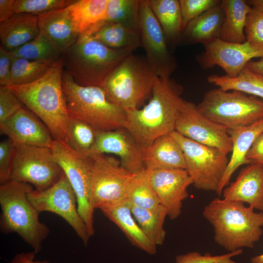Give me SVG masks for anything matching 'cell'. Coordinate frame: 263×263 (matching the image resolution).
I'll list each match as a JSON object with an SVG mask.
<instances>
[{"label":"cell","mask_w":263,"mask_h":263,"mask_svg":"<svg viewBox=\"0 0 263 263\" xmlns=\"http://www.w3.org/2000/svg\"><path fill=\"white\" fill-rule=\"evenodd\" d=\"M61 55L41 77L30 83L8 87L49 129L54 140L66 143L69 115L62 85Z\"/></svg>","instance_id":"2"},{"label":"cell","mask_w":263,"mask_h":263,"mask_svg":"<svg viewBox=\"0 0 263 263\" xmlns=\"http://www.w3.org/2000/svg\"><path fill=\"white\" fill-rule=\"evenodd\" d=\"M133 52L109 48L82 35L62 54L64 70L79 85L101 87L115 67Z\"/></svg>","instance_id":"6"},{"label":"cell","mask_w":263,"mask_h":263,"mask_svg":"<svg viewBox=\"0 0 263 263\" xmlns=\"http://www.w3.org/2000/svg\"><path fill=\"white\" fill-rule=\"evenodd\" d=\"M88 159L91 201L101 210L127 201L128 192L135 174L123 168L120 160L105 154L92 153Z\"/></svg>","instance_id":"9"},{"label":"cell","mask_w":263,"mask_h":263,"mask_svg":"<svg viewBox=\"0 0 263 263\" xmlns=\"http://www.w3.org/2000/svg\"><path fill=\"white\" fill-rule=\"evenodd\" d=\"M12 59L10 85H24L36 81L46 74L54 63L14 57Z\"/></svg>","instance_id":"37"},{"label":"cell","mask_w":263,"mask_h":263,"mask_svg":"<svg viewBox=\"0 0 263 263\" xmlns=\"http://www.w3.org/2000/svg\"><path fill=\"white\" fill-rule=\"evenodd\" d=\"M225 13L219 38L236 43L246 41L244 27L246 17L251 7L244 0H222Z\"/></svg>","instance_id":"28"},{"label":"cell","mask_w":263,"mask_h":263,"mask_svg":"<svg viewBox=\"0 0 263 263\" xmlns=\"http://www.w3.org/2000/svg\"><path fill=\"white\" fill-rule=\"evenodd\" d=\"M251 263H263V253L257 255L254 257H253L251 260Z\"/></svg>","instance_id":"50"},{"label":"cell","mask_w":263,"mask_h":263,"mask_svg":"<svg viewBox=\"0 0 263 263\" xmlns=\"http://www.w3.org/2000/svg\"><path fill=\"white\" fill-rule=\"evenodd\" d=\"M157 77L145 57L132 53L111 72L101 88L110 101L126 111L137 109L150 98Z\"/></svg>","instance_id":"7"},{"label":"cell","mask_w":263,"mask_h":263,"mask_svg":"<svg viewBox=\"0 0 263 263\" xmlns=\"http://www.w3.org/2000/svg\"><path fill=\"white\" fill-rule=\"evenodd\" d=\"M246 158L251 163L259 164L263 166V132L255 140Z\"/></svg>","instance_id":"45"},{"label":"cell","mask_w":263,"mask_h":263,"mask_svg":"<svg viewBox=\"0 0 263 263\" xmlns=\"http://www.w3.org/2000/svg\"><path fill=\"white\" fill-rule=\"evenodd\" d=\"M204 50L196 56V60L204 70L215 66L221 67L230 77L237 76L247 63L255 57H263V49L251 45L226 42L220 38L203 44Z\"/></svg>","instance_id":"16"},{"label":"cell","mask_w":263,"mask_h":263,"mask_svg":"<svg viewBox=\"0 0 263 263\" xmlns=\"http://www.w3.org/2000/svg\"><path fill=\"white\" fill-rule=\"evenodd\" d=\"M12 59L8 51L0 46V85H10Z\"/></svg>","instance_id":"44"},{"label":"cell","mask_w":263,"mask_h":263,"mask_svg":"<svg viewBox=\"0 0 263 263\" xmlns=\"http://www.w3.org/2000/svg\"><path fill=\"white\" fill-rule=\"evenodd\" d=\"M197 106L208 118L228 128L247 126L263 119V100L237 91L209 90Z\"/></svg>","instance_id":"8"},{"label":"cell","mask_w":263,"mask_h":263,"mask_svg":"<svg viewBox=\"0 0 263 263\" xmlns=\"http://www.w3.org/2000/svg\"><path fill=\"white\" fill-rule=\"evenodd\" d=\"M33 251L17 253L8 263H48V260H35L36 254Z\"/></svg>","instance_id":"46"},{"label":"cell","mask_w":263,"mask_h":263,"mask_svg":"<svg viewBox=\"0 0 263 263\" xmlns=\"http://www.w3.org/2000/svg\"><path fill=\"white\" fill-rule=\"evenodd\" d=\"M221 2L191 20L182 33L188 44L202 43L219 38L225 13Z\"/></svg>","instance_id":"25"},{"label":"cell","mask_w":263,"mask_h":263,"mask_svg":"<svg viewBox=\"0 0 263 263\" xmlns=\"http://www.w3.org/2000/svg\"><path fill=\"white\" fill-rule=\"evenodd\" d=\"M85 34L112 49L133 52L142 47L138 30L119 23L100 22Z\"/></svg>","instance_id":"27"},{"label":"cell","mask_w":263,"mask_h":263,"mask_svg":"<svg viewBox=\"0 0 263 263\" xmlns=\"http://www.w3.org/2000/svg\"><path fill=\"white\" fill-rule=\"evenodd\" d=\"M40 32L38 16L14 14L0 23V45L11 52L33 40Z\"/></svg>","instance_id":"24"},{"label":"cell","mask_w":263,"mask_h":263,"mask_svg":"<svg viewBox=\"0 0 263 263\" xmlns=\"http://www.w3.org/2000/svg\"><path fill=\"white\" fill-rule=\"evenodd\" d=\"M113 153L119 156L121 166L137 174L145 169L142 149L125 128L97 131L96 140L90 154Z\"/></svg>","instance_id":"18"},{"label":"cell","mask_w":263,"mask_h":263,"mask_svg":"<svg viewBox=\"0 0 263 263\" xmlns=\"http://www.w3.org/2000/svg\"><path fill=\"white\" fill-rule=\"evenodd\" d=\"M97 131L85 122L69 116L66 130V144L83 156L89 155L94 147Z\"/></svg>","instance_id":"34"},{"label":"cell","mask_w":263,"mask_h":263,"mask_svg":"<svg viewBox=\"0 0 263 263\" xmlns=\"http://www.w3.org/2000/svg\"><path fill=\"white\" fill-rule=\"evenodd\" d=\"M28 197L40 212H51L62 218L73 228L84 245L88 244L91 237L79 213L75 193L64 173L51 187L41 191L32 189L29 191Z\"/></svg>","instance_id":"13"},{"label":"cell","mask_w":263,"mask_h":263,"mask_svg":"<svg viewBox=\"0 0 263 263\" xmlns=\"http://www.w3.org/2000/svg\"><path fill=\"white\" fill-rule=\"evenodd\" d=\"M62 85L69 116L85 122L97 131L125 128L126 111L110 101L101 87L79 85L64 69Z\"/></svg>","instance_id":"5"},{"label":"cell","mask_w":263,"mask_h":263,"mask_svg":"<svg viewBox=\"0 0 263 263\" xmlns=\"http://www.w3.org/2000/svg\"><path fill=\"white\" fill-rule=\"evenodd\" d=\"M249 5L263 13V0H246Z\"/></svg>","instance_id":"49"},{"label":"cell","mask_w":263,"mask_h":263,"mask_svg":"<svg viewBox=\"0 0 263 263\" xmlns=\"http://www.w3.org/2000/svg\"><path fill=\"white\" fill-rule=\"evenodd\" d=\"M245 67L263 75V57L257 61H249Z\"/></svg>","instance_id":"48"},{"label":"cell","mask_w":263,"mask_h":263,"mask_svg":"<svg viewBox=\"0 0 263 263\" xmlns=\"http://www.w3.org/2000/svg\"><path fill=\"white\" fill-rule=\"evenodd\" d=\"M51 149L63 169L77 199L78 210L90 237L94 234V211L90 189V167L87 156L81 155L65 142L54 140Z\"/></svg>","instance_id":"12"},{"label":"cell","mask_w":263,"mask_h":263,"mask_svg":"<svg viewBox=\"0 0 263 263\" xmlns=\"http://www.w3.org/2000/svg\"><path fill=\"white\" fill-rule=\"evenodd\" d=\"M139 0H108L101 22L117 23L138 30Z\"/></svg>","instance_id":"36"},{"label":"cell","mask_w":263,"mask_h":263,"mask_svg":"<svg viewBox=\"0 0 263 263\" xmlns=\"http://www.w3.org/2000/svg\"><path fill=\"white\" fill-rule=\"evenodd\" d=\"M73 0H15V14L28 13L38 16L57 9L66 7Z\"/></svg>","instance_id":"38"},{"label":"cell","mask_w":263,"mask_h":263,"mask_svg":"<svg viewBox=\"0 0 263 263\" xmlns=\"http://www.w3.org/2000/svg\"><path fill=\"white\" fill-rule=\"evenodd\" d=\"M242 253V249L217 255H213L210 252L202 254L197 251H192L177 256L175 261L176 263H238L232 258Z\"/></svg>","instance_id":"40"},{"label":"cell","mask_w":263,"mask_h":263,"mask_svg":"<svg viewBox=\"0 0 263 263\" xmlns=\"http://www.w3.org/2000/svg\"><path fill=\"white\" fill-rule=\"evenodd\" d=\"M221 1L220 0H179L183 30L191 20L217 5Z\"/></svg>","instance_id":"41"},{"label":"cell","mask_w":263,"mask_h":263,"mask_svg":"<svg viewBox=\"0 0 263 263\" xmlns=\"http://www.w3.org/2000/svg\"><path fill=\"white\" fill-rule=\"evenodd\" d=\"M9 53L12 57L50 63L62 55L41 32L33 40Z\"/></svg>","instance_id":"35"},{"label":"cell","mask_w":263,"mask_h":263,"mask_svg":"<svg viewBox=\"0 0 263 263\" xmlns=\"http://www.w3.org/2000/svg\"><path fill=\"white\" fill-rule=\"evenodd\" d=\"M183 91L173 79L158 77L148 103L141 109L126 111L125 128L142 149L158 137L175 131Z\"/></svg>","instance_id":"1"},{"label":"cell","mask_w":263,"mask_h":263,"mask_svg":"<svg viewBox=\"0 0 263 263\" xmlns=\"http://www.w3.org/2000/svg\"><path fill=\"white\" fill-rule=\"evenodd\" d=\"M24 106L8 86H0V123Z\"/></svg>","instance_id":"43"},{"label":"cell","mask_w":263,"mask_h":263,"mask_svg":"<svg viewBox=\"0 0 263 263\" xmlns=\"http://www.w3.org/2000/svg\"><path fill=\"white\" fill-rule=\"evenodd\" d=\"M170 134L183 151L186 170L194 187L216 192L229 162L227 154L187 138L176 131Z\"/></svg>","instance_id":"10"},{"label":"cell","mask_w":263,"mask_h":263,"mask_svg":"<svg viewBox=\"0 0 263 263\" xmlns=\"http://www.w3.org/2000/svg\"><path fill=\"white\" fill-rule=\"evenodd\" d=\"M38 16L40 32L61 54L80 36L75 27L69 6Z\"/></svg>","instance_id":"21"},{"label":"cell","mask_w":263,"mask_h":263,"mask_svg":"<svg viewBox=\"0 0 263 263\" xmlns=\"http://www.w3.org/2000/svg\"><path fill=\"white\" fill-rule=\"evenodd\" d=\"M108 0H78L69 6L75 27L79 35L103 21Z\"/></svg>","instance_id":"31"},{"label":"cell","mask_w":263,"mask_h":263,"mask_svg":"<svg viewBox=\"0 0 263 263\" xmlns=\"http://www.w3.org/2000/svg\"><path fill=\"white\" fill-rule=\"evenodd\" d=\"M207 81L224 91H237L263 100V75L247 67L236 77L213 74L209 75Z\"/></svg>","instance_id":"30"},{"label":"cell","mask_w":263,"mask_h":263,"mask_svg":"<svg viewBox=\"0 0 263 263\" xmlns=\"http://www.w3.org/2000/svg\"><path fill=\"white\" fill-rule=\"evenodd\" d=\"M31 184L9 180L0 184V230L4 234L16 233L36 253L50 234L49 227L39 219L40 212L29 200Z\"/></svg>","instance_id":"4"},{"label":"cell","mask_w":263,"mask_h":263,"mask_svg":"<svg viewBox=\"0 0 263 263\" xmlns=\"http://www.w3.org/2000/svg\"><path fill=\"white\" fill-rule=\"evenodd\" d=\"M222 194L224 199L246 203L263 212V166L251 163L243 168Z\"/></svg>","instance_id":"20"},{"label":"cell","mask_w":263,"mask_h":263,"mask_svg":"<svg viewBox=\"0 0 263 263\" xmlns=\"http://www.w3.org/2000/svg\"><path fill=\"white\" fill-rule=\"evenodd\" d=\"M202 214L213 228L215 243L228 252L253 248L263 234V212L241 202L216 198Z\"/></svg>","instance_id":"3"},{"label":"cell","mask_w":263,"mask_h":263,"mask_svg":"<svg viewBox=\"0 0 263 263\" xmlns=\"http://www.w3.org/2000/svg\"><path fill=\"white\" fill-rule=\"evenodd\" d=\"M126 201L131 205L150 211H159L165 208L160 203L151 186L146 169L135 174L129 188Z\"/></svg>","instance_id":"32"},{"label":"cell","mask_w":263,"mask_h":263,"mask_svg":"<svg viewBox=\"0 0 263 263\" xmlns=\"http://www.w3.org/2000/svg\"><path fill=\"white\" fill-rule=\"evenodd\" d=\"M10 180L32 185L41 191L51 187L64 174L51 148L32 145L16 146Z\"/></svg>","instance_id":"11"},{"label":"cell","mask_w":263,"mask_h":263,"mask_svg":"<svg viewBox=\"0 0 263 263\" xmlns=\"http://www.w3.org/2000/svg\"><path fill=\"white\" fill-rule=\"evenodd\" d=\"M244 31L246 41L263 49V13L251 7L246 17Z\"/></svg>","instance_id":"39"},{"label":"cell","mask_w":263,"mask_h":263,"mask_svg":"<svg viewBox=\"0 0 263 263\" xmlns=\"http://www.w3.org/2000/svg\"><path fill=\"white\" fill-rule=\"evenodd\" d=\"M175 131L197 143L215 148L226 154L232 151L228 128L208 118L194 103L182 99Z\"/></svg>","instance_id":"15"},{"label":"cell","mask_w":263,"mask_h":263,"mask_svg":"<svg viewBox=\"0 0 263 263\" xmlns=\"http://www.w3.org/2000/svg\"><path fill=\"white\" fill-rule=\"evenodd\" d=\"M149 4L160 24L167 41L176 43L183 31L178 0H148Z\"/></svg>","instance_id":"29"},{"label":"cell","mask_w":263,"mask_h":263,"mask_svg":"<svg viewBox=\"0 0 263 263\" xmlns=\"http://www.w3.org/2000/svg\"><path fill=\"white\" fill-rule=\"evenodd\" d=\"M142 153L146 169H186L183 151L170 133L157 138L150 145L142 149Z\"/></svg>","instance_id":"23"},{"label":"cell","mask_w":263,"mask_h":263,"mask_svg":"<svg viewBox=\"0 0 263 263\" xmlns=\"http://www.w3.org/2000/svg\"><path fill=\"white\" fill-rule=\"evenodd\" d=\"M101 211L120 229L132 245L149 254L156 253L157 246L149 240L135 220L127 201Z\"/></svg>","instance_id":"26"},{"label":"cell","mask_w":263,"mask_h":263,"mask_svg":"<svg viewBox=\"0 0 263 263\" xmlns=\"http://www.w3.org/2000/svg\"><path fill=\"white\" fill-rule=\"evenodd\" d=\"M1 135L16 146L32 145L51 148L54 139L47 126L34 113L22 107L0 123Z\"/></svg>","instance_id":"19"},{"label":"cell","mask_w":263,"mask_h":263,"mask_svg":"<svg viewBox=\"0 0 263 263\" xmlns=\"http://www.w3.org/2000/svg\"><path fill=\"white\" fill-rule=\"evenodd\" d=\"M129 204L133 216L149 240L156 246L163 244L166 235L164 224L167 210L153 211Z\"/></svg>","instance_id":"33"},{"label":"cell","mask_w":263,"mask_h":263,"mask_svg":"<svg viewBox=\"0 0 263 263\" xmlns=\"http://www.w3.org/2000/svg\"><path fill=\"white\" fill-rule=\"evenodd\" d=\"M15 0H0V23L10 19L14 14Z\"/></svg>","instance_id":"47"},{"label":"cell","mask_w":263,"mask_h":263,"mask_svg":"<svg viewBox=\"0 0 263 263\" xmlns=\"http://www.w3.org/2000/svg\"><path fill=\"white\" fill-rule=\"evenodd\" d=\"M148 171L151 186L161 205L171 220L178 218L183 202L188 197V187L193 184L186 169H156Z\"/></svg>","instance_id":"17"},{"label":"cell","mask_w":263,"mask_h":263,"mask_svg":"<svg viewBox=\"0 0 263 263\" xmlns=\"http://www.w3.org/2000/svg\"><path fill=\"white\" fill-rule=\"evenodd\" d=\"M263 132V119L247 126L228 128L232 142V154L216 193L220 196L229 184L232 174L241 166L251 164L246 155L256 138Z\"/></svg>","instance_id":"22"},{"label":"cell","mask_w":263,"mask_h":263,"mask_svg":"<svg viewBox=\"0 0 263 263\" xmlns=\"http://www.w3.org/2000/svg\"><path fill=\"white\" fill-rule=\"evenodd\" d=\"M138 29L150 67L158 77L170 78L177 67V60L168 48L164 32L148 0H139Z\"/></svg>","instance_id":"14"},{"label":"cell","mask_w":263,"mask_h":263,"mask_svg":"<svg viewBox=\"0 0 263 263\" xmlns=\"http://www.w3.org/2000/svg\"><path fill=\"white\" fill-rule=\"evenodd\" d=\"M16 150V145L9 138L2 140L0 143V184L10 180Z\"/></svg>","instance_id":"42"}]
</instances>
